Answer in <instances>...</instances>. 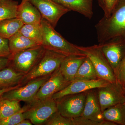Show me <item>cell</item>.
I'll use <instances>...</instances> for the list:
<instances>
[{"label": "cell", "mask_w": 125, "mask_h": 125, "mask_svg": "<svg viewBox=\"0 0 125 125\" xmlns=\"http://www.w3.org/2000/svg\"><path fill=\"white\" fill-rule=\"evenodd\" d=\"M76 46L92 62L98 79L110 83L117 81L113 70L103 54L101 45L83 47L76 45Z\"/></svg>", "instance_id": "4"}, {"label": "cell", "mask_w": 125, "mask_h": 125, "mask_svg": "<svg viewBox=\"0 0 125 125\" xmlns=\"http://www.w3.org/2000/svg\"><path fill=\"white\" fill-rule=\"evenodd\" d=\"M9 62V57H0V70L8 66Z\"/></svg>", "instance_id": "31"}, {"label": "cell", "mask_w": 125, "mask_h": 125, "mask_svg": "<svg viewBox=\"0 0 125 125\" xmlns=\"http://www.w3.org/2000/svg\"><path fill=\"white\" fill-rule=\"evenodd\" d=\"M100 45L103 54L115 74L125 54V40H113Z\"/></svg>", "instance_id": "13"}, {"label": "cell", "mask_w": 125, "mask_h": 125, "mask_svg": "<svg viewBox=\"0 0 125 125\" xmlns=\"http://www.w3.org/2000/svg\"><path fill=\"white\" fill-rule=\"evenodd\" d=\"M71 83L65 79L58 69L41 86L35 99L42 100L52 98L54 94L64 89Z\"/></svg>", "instance_id": "12"}, {"label": "cell", "mask_w": 125, "mask_h": 125, "mask_svg": "<svg viewBox=\"0 0 125 125\" xmlns=\"http://www.w3.org/2000/svg\"><path fill=\"white\" fill-rule=\"evenodd\" d=\"M16 18L24 24L41 23L42 19L38 9L29 0H22L18 5Z\"/></svg>", "instance_id": "15"}, {"label": "cell", "mask_w": 125, "mask_h": 125, "mask_svg": "<svg viewBox=\"0 0 125 125\" xmlns=\"http://www.w3.org/2000/svg\"><path fill=\"white\" fill-rule=\"evenodd\" d=\"M51 75L33 80L24 85L6 92L1 98L31 103L35 100L36 94L41 86Z\"/></svg>", "instance_id": "8"}, {"label": "cell", "mask_w": 125, "mask_h": 125, "mask_svg": "<svg viewBox=\"0 0 125 125\" xmlns=\"http://www.w3.org/2000/svg\"><path fill=\"white\" fill-rule=\"evenodd\" d=\"M41 24L42 31V45L45 49L53 51L65 56H85L76 48V45L65 39L45 19L42 18Z\"/></svg>", "instance_id": "2"}, {"label": "cell", "mask_w": 125, "mask_h": 125, "mask_svg": "<svg viewBox=\"0 0 125 125\" xmlns=\"http://www.w3.org/2000/svg\"><path fill=\"white\" fill-rule=\"evenodd\" d=\"M98 44L125 40V0H119L111 14L104 16L95 25Z\"/></svg>", "instance_id": "1"}, {"label": "cell", "mask_w": 125, "mask_h": 125, "mask_svg": "<svg viewBox=\"0 0 125 125\" xmlns=\"http://www.w3.org/2000/svg\"><path fill=\"white\" fill-rule=\"evenodd\" d=\"M110 83L101 79L92 80H74L64 89L54 94L52 98L56 100L67 95L81 93L91 90L97 89L106 86Z\"/></svg>", "instance_id": "11"}, {"label": "cell", "mask_w": 125, "mask_h": 125, "mask_svg": "<svg viewBox=\"0 0 125 125\" xmlns=\"http://www.w3.org/2000/svg\"><path fill=\"white\" fill-rule=\"evenodd\" d=\"M123 90H124V92H125V87L123 88Z\"/></svg>", "instance_id": "36"}, {"label": "cell", "mask_w": 125, "mask_h": 125, "mask_svg": "<svg viewBox=\"0 0 125 125\" xmlns=\"http://www.w3.org/2000/svg\"><path fill=\"white\" fill-rule=\"evenodd\" d=\"M45 50L42 45L10 55L8 66L16 71L26 74L37 64Z\"/></svg>", "instance_id": "6"}, {"label": "cell", "mask_w": 125, "mask_h": 125, "mask_svg": "<svg viewBox=\"0 0 125 125\" xmlns=\"http://www.w3.org/2000/svg\"><path fill=\"white\" fill-rule=\"evenodd\" d=\"M115 74L117 82L120 84L123 88L125 86V53Z\"/></svg>", "instance_id": "28"}, {"label": "cell", "mask_w": 125, "mask_h": 125, "mask_svg": "<svg viewBox=\"0 0 125 125\" xmlns=\"http://www.w3.org/2000/svg\"><path fill=\"white\" fill-rule=\"evenodd\" d=\"M32 123L28 119H25L23 120L18 125H32Z\"/></svg>", "instance_id": "33"}, {"label": "cell", "mask_w": 125, "mask_h": 125, "mask_svg": "<svg viewBox=\"0 0 125 125\" xmlns=\"http://www.w3.org/2000/svg\"><path fill=\"white\" fill-rule=\"evenodd\" d=\"M10 55L9 39L0 37V57H9Z\"/></svg>", "instance_id": "29"}, {"label": "cell", "mask_w": 125, "mask_h": 125, "mask_svg": "<svg viewBox=\"0 0 125 125\" xmlns=\"http://www.w3.org/2000/svg\"><path fill=\"white\" fill-rule=\"evenodd\" d=\"M97 1L99 6L103 10L104 9V5L103 0H97Z\"/></svg>", "instance_id": "34"}, {"label": "cell", "mask_w": 125, "mask_h": 125, "mask_svg": "<svg viewBox=\"0 0 125 125\" xmlns=\"http://www.w3.org/2000/svg\"><path fill=\"white\" fill-rule=\"evenodd\" d=\"M18 5V1L14 0H0V22L16 18Z\"/></svg>", "instance_id": "25"}, {"label": "cell", "mask_w": 125, "mask_h": 125, "mask_svg": "<svg viewBox=\"0 0 125 125\" xmlns=\"http://www.w3.org/2000/svg\"><path fill=\"white\" fill-rule=\"evenodd\" d=\"M21 86L20 84L16 85V86H15V87H11V88H8L4 89H0V99L1 98L2 96L6 92H8V91H10V90H11L15 89L17 87Z\"/></svg>", "instance_id": "32"}, {"label": "cell", "mask_w": 125, "mask_h": 125, "mask_svg": "<svg viewBox=\"0 0 125 125\" xmlns=\"http://www.w3.org/2000/svg\"><path fill=\"white\" fill-rule=\"evenodd\" d=\"M94 90L87 92L85 106L81 116L103 125L105 120L99 102L97 93Z\"/></svg>", "instance_id": "14"}, {"label": "cell", "mask_w": 125, "mask_h": 125, "mask_svg": "<svg viewBox=\"0 0 125 125\" xmlns=\"http://www.w3.org/2000/svg\"><path fill=\"white\" fill-rule=\"evenodd\" d=\"M40 12L42 18L46 20L54 28L65 14L71 11L53 0H29Z\"/></svg>", "instance_id": "10"}, {"label": "cell", "mask_w": 125, "mask_h": 125, "mask_svg": "<svg viewBox=\"0 0 125 125\" xmlns=\"http://www.w3.org/2000/svg\"><path fill=\"white\" fill-rule=\"evenodd\" d=\"M66 56L56 52L46 49L37 64L28 73L24 75L21 82V86L38 78L52 75L59 69Z\"/></svg>", "instance_id": "3"}, {"label": "cell", "mask_w": 125, "mask_h": 125, "mask_svg": "<svg viewBox=\"0 0 125 125\" xmlns=\"http://www.w3.org/2000/svg\"><path fill=\"white\" fill-rule=\"evenodd\" d=\"M43 125H73V123L72 118L62 116L57 111Z\"/></svg>", "instance_id": "26"}, {"label": "cell", "mask_w": 125, "mask_h": 125, "mask_svg": "<svg viewBox=\"0 0 125 125\" xmlns=\"http://www.w3.org/2000/svg\"><path fill=\"white\" fill-rule=\"evenodd\" d=\"M119 0H103L104 9V16L108 17L111 14Z\"/></svg>", "instance_id": "30"}, {"label": "cell", "mask_w": 125, "mask_h": 125, "mask_svg": "<svg viewBox=\"0 0 125 125\" xmlns=\"http://www.w3.org/2000/svg\"><path fill=\"white\" fill-rule=\"evenodd\" d=\"M63 7L79 13L89 19L93 15V0H53Z\"/></svg>", "instance_id": "17"}, {"label": "cell", "mask_w": 125, "mask_h": 125, "mask_svg": "<svg viewBox=\"0 0 125 125\" xmlns=\"http://www.w3.org/2000/svg\"><path fill=\"white\" fill-rule=\"evenodd\" d=\"M24 74L16 71L9 66L0 70V89L8 88L20 84Z\"/></svg>", "instance_id": "18"}, {"label": "cell", "mask_w": 125, "mask_h": 125, "mask_svg": "<svg viewBox=\"0 0 125 125\" xmlns=\"http://www.w3.org/2000/svg\"><path fill=\"white\" fill-rule=\"evenodd\" d=\"M25 109L17 113L4 118H1L0 120V125H18L23 120L25 119L24 112Z\"/></svg>", "instance_id": "27"}, {"label": "cell", "mask_w": 125, "mask_h": 125, "mask_svg": "<svg viewBox=\"0 0 125 125\" xmlns=\"http://www.w3.org/2000/svg\"><path fill=\"white\" fill-rule=\"evenodd\" d=\"M1 114L0 110V120H1Z\"/></svg>", "instance_id": "35"}, {"label": "cell", "mask_w": 125, "mask_h": 125, "mask_svg": "<svg viewBox=\"0 0 125 125\" xmlns=\"http://www.w3.org/2000/svg\"><path fill=\"white\" fill-rule=\"evenodd\" d=\"M103 114L105 120L117 125H125V103L111 107L104 111Z\"/></svg>", "instance_id": "20"}, {"label": "cell", "mask_w": 125, "mask_h": 125, "mask_svg": "<svg viewBox=\"0 0 125 125\" xmlns=\"http://www.w3.org/2000/svg\"><path fill=\"white\" fill-rule=\"evenodd\" d=\"M23 23L18 18L7 19L0 22V37L9 39L18 32Z\"/></svg>", "instance_id": "21"}, {"label": "cell", "mask_w": 125, "mask_h": 125, "mask_svg": "<svg viewBox=\"0 0 125 125\" xmlns=\"http://www.w3.org/2000/svg\"><path fill=\"white\" fill-rule=\"evenodd\" d=\"M20 101L1 98L0 99V110L1 118L12 115L25 109L21 106Z\"/></svg>", "instance_id": "24"}, {"label": "cell", "mask_w": 125, "mask_h": 125, "mask_svg": "<svg viewBox=\"0 0 125 125\" xmlns=\"http://www.w3.org/2000/svg\"><path fill=\"white\" fill-rule=\"evenodd\" d=\"M87 93L70 94L56 99L58 111L67 118L81 116L85 106Z\"/></svg>", "instance_id": "7"}, {"label": "cell", "mask_w": 125, "mask_h": 125, "mask_svg": "<svg viewBox=\"0 0 125 125\" xmlns=\"http://www.w3.org/2000/svg\"><path fill=\"white\" fill-rule=\"evenodd\" d=\"M86 57V56L71 55L65 57L59 69L66 80L71 82L74 80L78 70Z\"/></svg>", "instance_id": "16"}, {"label": "cell", "mask_w": 125, "mask_h": 125, "mask_svg": "<svg viewBox=\"0 0 125 125\" xmlns=\"http://www.w3.org/2000/svg\"><path fill=\"white\" fill-rule=\"evenodd\" d=\"M98 79L93 63L86 56L78 70L74 80H92Z\"/></svg>", "instance_id": "22"}, {"label": "cell", "mask_w": 125, "mask_h": 125, "mask_svg": "<svg viewBox=\"0 0 125 125\" xmlns=\"http://www.w3.org/2000/svg\"><path fill=\"white\" fill-rule=\"evenodd\" d=\"M99 102L102 111L117 105L125 103V94L123 87L117 81L97 89Z\"/></svg>", "instance_id": "9"}, {"label": "cell", "mask_w": 125, "mask_h": 125, "mask_svg": "<svg viewBox=\"0 0 125 125\" xmlns=\"http://www.w3.org/2000/svg\"><path fill=\"white\" fill-rule=\"evenodd\" d=\"M24 112L25 119H28L33 125L43 124L57 111V102L52 98L44 100L35 99L26 105Z\"/></svg>", "instance_id": "5"}, {"label": "cell", "mask_w": 125, "mask_h": 125, "mask_svg": "<svg viewBox=\"0 0 125 125\" xmlns=\"http://www.w3.org/2000/svg\"><path fill=\"white\" fill-rule=\"evenodd\" d=\"M18 32L42 45V31L41 23L23 24Z\"/></svg>", "instance_id": "23"}, {"label": "cell", "mask_w": 125, "mask_h": 125, "mask_svg": "<svg viewBox=\"0 0 125 125\" xmlns=\"http://www.w3.org/2000/svg\"><path fill=\"white\" fill-rule=\"evenodd\" d=\"M9 46L11 55L31 48L42 45L29 39L19 32L9 39Z\"/></svg>", "instance_id": "19"}]
</instances>
